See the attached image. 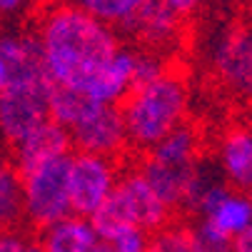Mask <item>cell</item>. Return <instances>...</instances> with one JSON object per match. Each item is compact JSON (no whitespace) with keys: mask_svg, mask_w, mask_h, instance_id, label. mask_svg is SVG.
<instances>
[{"mask_svg":"<svg viewBox=\"0 0 252 252\" xmlns=\"http://www.w3.org/2000/svg\"><path fill=\"white\" fill-rule=\"evenodd\" d=\"M73 153V145H70V137L67 132L50 118L48 123H43L40 127H35L25 140H20L18 145L13 148V165L18 170L32 167L38 162L60 158Z\"/></svg>","mask_w":252,"mask_h":252,"instance_id":"cell-14","label":"cell"},{"mask_svg":"<svg viewBox=\"0 0 252 252\" xmlns=\"http://www.w3.org/2000/svg\"><path fill=\"white\" fill-rule=\"evenodd\" d=\"M115 252H148L150 247V232L140 230V227H115L110 232L100 235Z\"/></svg>","mask_w":252,"mask_h":252,"instance_id":"cell-19","label":"cell"},{"mask_svg":"<svg viewBox=\"0 0 252 252\" xmlns=\"http://www.w3.org/2000/svg\"><path fill=\"white\" fill-rule=\"evenodd\" d=\"M120 113L127 145L150 153L160 140L185 125L190 113V88L183 75L167 67L158 78L135 85L125 95Z\"/></svg>","mask_w":252,"mask_h":252,"instance_id":"cell-3","label":"cell"},{"mask_svg":"<svg viewBox=\"0 0 252 252\" xmlns=\"http://www.w3.org/2000/svg\"><path fill=\"white\" fill-rule=\"evenodd\" d=\"M148 158L167 165H192L200 162V135L195 127L183 125L175 132H170L165 140H160L158 145L148 153Z\"/></svg>","mask_w":252,"mask_h":252,"instance_id":"cell-16","label":"cell"},{"mask_svg":"<svg viewBox=\"0 0 252 252\" xmlns=\"http://www.w3.org/2000/svg\"><path fill=\"white\" fill-rule=\"evenodd\" d=\"M65 3L90 13L93 18L107 23L115 30H125L148 0H65Z\"/></svg>","mask_w":252,"mask_h":252,"instance_id":"cell-17","label":"cell"},{"mask_svg":"<svg viewBox=\"0 0 252 252\" xmlns=\"http://www.w3.org/2000/svg\"><path fill=\"white\" fill-rule=\"evenodd\" d=\"M93 252H115V250H113L110 245H107L105 240H100V242H97V245L93 247Z\"/></svg>","mask_w":252,"mask_h":252,"instance_id":"cell-25","label":"cell"},{"mask_svg":"<svg viewBox=\"0 0 252 252\" xmlns=\"http://www.w3.org/2000/svg\"><path fill=\"white\" fill-rule=\"evenodd\" d=\"M230 252H240V250H235V247H232V250H230Z\"/></svg>","mask_w":252,"mask_h":252,"instance_id":"cell-26","label":"cell"},{"mask_svg":"<svg viewBox=\"0 0 252 252\" xmlns=\"http://www.w3.org/2000/svg\"><path fill=\"white\" fill-rule=\"evenodd\" d=\"M0 58L10 67V83L0 93V142L15 148L35 127L50 120V80L32 30L0 32Z\"/></svg>","mask_w":252,"mask_h":252,"instance_id":"cell-2","label":"cell"},{"mask_svg":"<svg viewBox=\"0 0 252 252\" xmlns=\"http://www.w3.org/2000/svg\"><path fill=\"white\" fill-rule=\"evenodd\" d=\"M218 172L222 183L252 195V125H232L218 140Z\"/></svg>","mask_w":252,"mask_h":252,"instance_id":"cell-12","label":"cell"},{"mask_svg":"<svg viewBox=\"0 0 252 252\" xmlns=\"http://www.w3.org/2000/svg\"><path fill=\"white\" fill-rule=\"evenodd\" d=\"M170 207L162 202V197L153 190V185L145 180L140 170L127 172L118 180L113 195L107 197L102 210L93 218L100 235L110 232L115 227H140L145 232H158L170 220Z\"/></svg>","mask_w":252,"mask_h":252,"instance_id":"cell-6","label":"cell"},{"mask_svg":"<svg viewBox=\"0 0 252 252\" xmlns=\"http://www.w3.org/2000/svg\"><path fill=\"white\" fill-rule=\"evenodd\" d=\"M38 242L43 252H93L100 242V232L90 218L70 212L67 218L43 227Z\"/></svg>","mask_w":252,"mask_h":252,"instance_id":"cell-13","label":"cell"},{"mask_svg":"<svg viewBox=\"0 0 252 252\" xmlns=\"http://www.w3.org/2000/svg\"><path fill=\"white\" fill-rule=\"evenodd\" d=\"M140 172L145 175V180L153 185V190L162 197V202L170 210H192L200 192L212 180L202 160L192 165H167V162L145 158Z\"/></svg>","mask_w":252,"mask_h":252,"instance_id":"cell-10","label":"cell"},{"mask_svg":"<svg viewBox=\"0 0 252 252\" xmlns=\"http://www.w3.org/2000/svg\"><path fill=\"white\" fill-rule=\"evenodd\" d=\"M8 83H10V67L3 58H0V93L8 88Z\"/></svg>","mask_w":252,"mask_h":252,"instance_id":"cell-24","label":"cell"},{"mask_svg":"<svg viewBox=\"0 0 252 252\" xmlns=\"http://www.w3.org/2000/svg\"><path fill=\"white\" fill-rule=\"evenodd\" d=\"M0 23H3V18H0Z\"/></svg>","mask_w":252,"mask_h":252,"instance_id":"cell-27","label":"cell"},{"mask_svg":"<svg viewBox=\"0 0 252 252\" xmlns=\"http://www.w3.org/2000/svg\"><path fill=\"white\" fill-rule=\"evenodd\" d=\"M148 252H202L195 230L188 225H165L150 235Z\"/></svg>","mask_w":252,"mask_h":252,"instance_id":"cell-18","label":"cell"},{"mask_svg":"<svg viewBox=\"0 0 252 252\" xmlns=\"http://www.w3.org/2000/svg\"><path fill=\"white\" fill-rule=\"evenodd\" d=\"M162 3L167 5V8H172L180 18H188V15H192V13H197L207 0H162Z\"/></svg>","mask_w":252,"mask_h":252,"instance_id":"cell-22","label":"cell"},{"mask_svg":"<svg viewBox=\"0 0 252 252\" xmlns=\"http://www.w3.org/2000/svg\"><path fill=\"white\" fill-rule=\"evenodd\" d=\"M32 8H35V0H0V18L3 20L20 18Z\"/></svg>","mask_w":252,"mask_h":252,"instance_id":"cell-21","label":"cell"},{"mask_svg":"<svg viewBox=\"0 0 252 252\" xmlns=\"http://www.w3.org/2000/svg\"><path fill=\"white\" fill-rule=\"evenodd\" d=\"M32 32L55 88L107 105L135 88L137 50L123 45L118 30L90 13L53 0L38 10Z\"/></svg>","mask_w":252,"mask_h":252,"instance_id":"cell-1","label":"cell"},{"mask_svg":"<svg viewBox=\"0 0 252 252\" xmlns=\"http://www.w3.org/2000/svg\"><path fill=\"white\" fill-rule=\"evenodd\" d=\"M70 158L73 153L18 170L23 180L25 222L43 230L73 212L70 205Z\"/></svg>","mask_w":252,"mask_h":252,"instance_id":"cell-7","label":"cell"},{"mask_svg":"<svg viewBox=\"0 0 252 252\" xmlns=\"http://www.w3.org/2000/svg\"><path fill=\"white\" fill-rule=\"evenodd\" d=\"M192 212H197L195 237L202 252H230L235 242L252 227V195L240 192L212 177L200 192Z\"/></svg>","mask_w":252,"mask_h":252,"instance_id":"cell-5","label":"cell"},{"mask_svg":"<svg viewBox=\"0 0 252 252\" xmlns=\"http://www.w3.org/2000/svg\"><path fill=\"white\" fill-rule=\"evenodd\" d=\"M25 222L23 180L13 160L0 162V230H18Z\"/></svg>","mask_w":252,"mask_h":252,"instance_id":"cell-15","label":"cell"},{"mask_svg":"<svg viewBox=\"0 0 252 252\" xmlns=\"http://www.w3.org/2000/svg\"><path fill=\"white\" fill-rule=\"evenodd\" d=\"M120 180L118 165L113 158L93 155V153H73L70 158V205L75 215L95 218L113 195Z\"/></svg>","mask_w":252,"mask_h":252,"instance_id":"cell-9","label":"cell"},{"mask_svg":"<svg viewBox=\"0 0 252 252\" xmlns=\"http://www.w3.org/2000/svg\"><path fill=\"white\" fill-rule=\"evenodd\" d=\"M50 118L67 132L75 153L115 158L125 145V123L120 107L95 102L75 90L55 88L50 97Z\"/></svg>","mask_w":252,"mask_h":252,"instance_id":"cell-4","label":"cell"},{"mask_svg":"<svg viewBox=\"0 0 252 252\" xmlns=\"http://www.w3.org/2000/svg\"><path fill=\"white\" fill-rule=\"evenodd\" d=\"M210 67L227 93L252 102V23L230 25L215 35Z\"/></svg>","mask_w":252,"mask_h":252,"instance_id":"cell-8","label":"cell"},{"mask_svg":"<svg viewBox=\"0 0 252 252\" xmlns=\"http://www.w3.org/2000/svg\"><path fill=\"white\" fill-rule=\"evenodd\" d=\"M235 250H240V252H252V227L235 242Z\"/></svg>","mask_w":252,"mask_h":252,"instance_id":"cell-23","label":"cell"},{"mask_svg":"<svg viewBox=\"0 0 252 252\" xmlns=\"http://www.w3.org/2000/svg\"><path fill=\"white\" fill-rule=\"evenodd\" d=\"M0 252H43L40 242L20 230H0Z\"/></svg>","mask_w":252,"mask_h":252,"instance_id":"cell-20","label":"cell"},{"mask_svg":"<svg viewBox=\"0 0 252 252\" xmlns=\"http://www.w3.org/2000/svg\"><path fill=\"white\" fill-rule=\"evenodd\" d=\"M125 32L135 43H140V50L165 55V50H170L183 35V18L162 0H148L127 23Z\"/></svg>","mask_w":252,"mask_h":252,"instance_id":"cell-11","label":"cell"}]
</instances>
